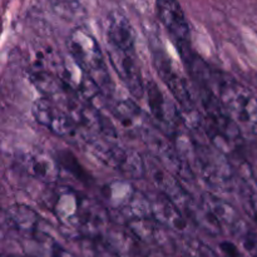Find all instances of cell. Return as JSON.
Instances as JSON below:
<instances>
[{
	"mask_svg": "<svg viewBox=\"0 0 257 257\" xmlns=\"http://www.w3.org/2000/svg\"><path fill=\"white\" fill-rule=\"evenodd\" d=\"M59 158L60 160L58 161L59 165L63 166L67 171L72 172V175L75 176L78 180H87V173L84 172V170H82V166L77 162V160H75V157L72 153H60Z\"/></svg>",
	"mask_w": 257,
	"mask_h": 257,
	"instance_id": "d6986e66",
	"label": "cell"
},
{
	"mask_svg": "<svg viewBox=\"0 0 257 257\" xmlns=\"http://www.w3.org/2000/svg\"><path fill=\"white\" fill-rule=\"evenodd\" d=\"M153 57H155L153 60H155L156 70L182 109V118L185 124L190 130L201 127L203 119L196 107L195 99L192 98V93L188 87L187 80L183 78L175 63L168 58V55L162 49L155 52Z\"/></svg>",
	"mask_w": 257,
	"mask_h": 257,
	"instance_id": "3957f363",
	"label": "cell"
},
{
	"mask_svg": "<svg viewBox=\"0 0 257 257\" xmlns=\"http://www.w3.org/2000/svg\"><path fill=\"white\" fill-rule=\"evenodd\" d=\"M69 54L94 79L107 97L114 90L103 53L95 38L83 27H75L67 40Z\"/></svg>",
	"mask_w": 257,
	"mask_h": 257,
	"instance_id": "7a4b0ae2",
	"label": "cell"
},
{
	"mask_svg": "<svg viewBox=\"0 0 257 257\" xmlns=\"http://www.w3.org/2000/svg\"><path fill=\"white\" fill-rule=\"evenodd\" d=\"M223 153L217 148L205 147L196 145L195 160L196 167L200 170L203 180L212 187H221V190L232 186L233 171Z\"/></svg>",
	"mask_w": 257,
	"mask_h": 257,
	"instance_id": "8992f818",
	"label": "cell"
},
{
	"mask_svg": "<svg viewBox=\"0 0 257 257\" xmlns=\"http://www.w3.org/2000/svg\"><path fill=\"white\" fill-rule=\"evenodd\" d=\"M157 221L151 217L131 218L128 222L131 233L143 242H156L158 241Z\"/></svg>",
	"mask_w": 257,
	"mask_h": 257,
	"instance_id": "e0dca14e",
	"label": "cell"
},
{
	"mask_svg": "<svg viewBox=\"0 0 257 257\" xmlns=\"http://www.w3.org/2000/svg\"><path fill=\"white\" fill-rule=\"evenodd\" d=\"M151 200V216L160 225L182 232L187 228V221L183 217L181 208L163 193L155 196Z\"/></svg>",
	"mask_w": 257,
	"mask_h": 257,
	"instance_id": "7c38bea8",
	"label": "cell"
},
{
	"mask_svg": "<svg viewBox=\"0 0 257 257\" xmlns=\"http://www.w3.org/2000/svg\"><path fill=\"white\" fill-rule=\"evenodd\" d=\"M186 257H217L207 245L198 240H191L186 245Z\"/></svg>",
	"mask_w": 257,
	"mask_h": 257,
	"instance_id": "ffe728a7",
	"label": "cell"
},
{
	"mask_svg": "<svg viewBox=\"0 0 257 257\" xmlns=\"http://www.w3.org/2000/svg\"><path fill=\"white\" fill-rule=\"evenodd\" d=\"M242 206L248 217L257 223V195L252 191H246L242 193Z\"/></svg>",
	"mask_w": 257,
	"mask_h": 257,
	"instance_id": "44dd1931",
	"label": "cell"
},
{
	"mask_svg": "<svg viewBox=\"0 0 257 257\" xmlns=\"http://www.w3.org/2000/svg\"><path fill=\"white\" fill-rule=\"evenodd\" d=\"M201 205L212 213L216 217V220L221 223V226H228V227L236 230L237 226L240 225L241 221L238 218L237 212L231 205H228L226 201L221 200L217 196L212 193H203L201 197Z\"/></svg>",
	"mask_w": 257,
	"mask_h": 257,
	"instance_id": "9a60e30c",
	"label": "cell"
},
{
	"mask_svg": "<svg viewBox=\"0 0 257 257\" xmlns=\"http://www.w3.org/2000/svg\"><path fill=\"white\" fill-rule=\"evenodd\" d=\"M3 257H15V256H12V255H5V256H3Z\"/></svg>",
	"mask_w": 257,
	"mask_h": 257,
	"instance_id": "603a6c76",
	"label": "cell"
},
{
	"mask_svg": "<svg viewBox=\"0 0 257 257\" xmlns=\"http://www.w3.org/2000/svg\"><path fill=\"white\" fill-rule=\"evenodd\" d=\"M156 12L161 24L166 28L180 49L181 55L190 50V24L178 0H157Z\"/></svg>",
	"mask_w": 257,
	"mask_h": 257,
	"instance_id": "ba28073f",
	"label": "cell"
},
{
	"mask_svg": "<svg viewBox=\"0 0 257 257\" xmlns=\"http://www.w3.org/2000/svg\"><path fill=\"white\" fill-rule=\"evenodd\" d=\"M105 33H107L108 45H112L122 52L135 53V28L123 13L118 10L109 13Z\"/></svg>",
	"mask_w": 257,
	"mask_h": 257,
	"instance_id": "8fae6325",
	"label": "cell"
},
{
	"mask_svg": "<svg viewBox=\"0 0 257 257\" xmlns=\"http://www.w3.org/2000/svg\"><path fill=\"white\" fill-rule=\"evenodd\" d=\"M217 97L226 112L238 125L257 127V98L232 77L217 73L215 77Z\"/></svg>",
	"mask_w": 257,
	"mask_h": 257,
	"instance_id": "277c9868",
	"label": "cell"
},
{
	"mask_svg": "<svg viewBox=\"0 0 257 257\" xmlns=\"http://www.w3.org/2000/svg\"><path fill=\"white\" fill-rule=\"evenodd\" d=\"M5 221L10 230L20 233L25 238L32 237L39 232V215L32 207L23 203L9 206L5 211Z\"/></svg>",
	"mask_w": 257,
	"mask_h": 257,
	"instance_id": "5bb4252c",
	"label": "cell"
},
{
	"mask_svg": "<svg viewBox=\"0 0 257 257\" xmlns=\"http://www.w3.org/2000/svg\"><path fill=\"white\" fill-rule=\"evenodd\" d=\"M220 248L226 257H242L237 246L231 241H223L220 243Z\"/></svg>",
	"mask_w": 257,
	"mask_h": 257,
	"instance_id": "7402d4cb",
	"label": "cell"
},
{
	"mask_svg": "<svg viewBox=\"0 0 257 257\" xmlns=\"http://www.w3.org/2000/svg\"><path fill=\"white\" fill-rule=\"evenodd\" d=\"M49 4L54 14L67 22H79L85 17L79 0H49Z\"/></svg>",
	"mask_w": 257,
	"mask_h": 257,
	"instance_id": "ac0fdd59",
	"label": "cell"
},
{
	"mask_svg": "<svg viewBox=\"0 0 257 257\" xmlns=\"http://www.w3.org/2000/svg\"><path fill=\"white\" fill-rule=\"evenodd\" d=\"M113 113L128 130L142 133L143 130L147 127L145 118H143V112L132 100L117 102L113 108Z\"/></svg>",
	"mask_w": 257,
	"mask_h": 257,
	"instance_id": "2e32d148",
	"label": "cell"
},
{
	"mask_svg": "<svg viewBox=\"0 0 257 257\" xmlns=\"http://www.w3.org/2000/svg\"><path fill=\"white\" fill-rule=\"evenodd\" d=\"M146 94L153 117L172 131V133L178 130V125L185 123L180 110L176 109L172 103L167 100L157 83L153 80L148 82L146 84Z\"/></svg>",
	"mask_w": 257,
	"mask_h": 257,
	"instance_id": "30bf717a",
	"label": "cell"
},
{
	"mask_svg": "<svg viewBox=\"0 0 257 257\" xmlns=\"http://www.w3.org/2000/svg\"><path fill=\"white\" fill-rule=\"evenodd\" d=\"M94 138L95 140L88 141L89 147L105 165L115 168L128 178L137 180L145 176L146 166L136 151L122 147L104 136L95 135Z\"/></svg>",
	"mask_w": 257,
	"mask_h": 257,
	"instance_id": "5b68a950",
	"label": "cell"
},
{
	"mask_svg": "<svg viewBox=\"0 0 257 257\" xmlns=\"http://www.w3.org/2000/svg\"><path fill=\"white\" fill-rule=\"evenodd\" d=\"M22 167L33 178L44 183H55L60 176L59 162L43 152H30L23 156Z\"/></svg>",
	"mask_w": 257,
	"mask_h": 257,
	"instance_id": "4fadbf2b",
	"label": "cell"
},
{
	"mask_svg": "<svg viewBox=\"0 0 257 257\" xmlns=\"http://www.w3.org/2000/svg\"><path fill=\"white\" fill-rule=\"evenodd\" d=\"M108 54L113 69L124 83L131 94L137 99H141L146 93V85L143 83L141 68L137 64L133 53L122 52L112 45H108Z\"/></svg>",
	"mask_w": 257,
	"mask_h": 257,
	"instance_id": "9c48e42d",
	"label": "cell"
},
{
	"mask_svg": "<svg viewBox=\"0 0 257 257\" xmlns=\"http://www.w3.org/2000/svg\"><path fill=\"white\" fill-rule=\"evenodd\" d=\"M32 114L38 124L45 127L58 137H74L79 128L68 110L60 108L57 103H54V100L47 97L39 98L33 103Z\"/></svg>",
	"mask_w": 257,
	"mask_h": 257,
	"instance_id": "52a82bcc",
	"label": "cell"
},
{
	"mask_svg": "<svg viewBox=\"0 0 257 257\" xmlns=\"http://www.w3.org/2000/svg\"><path fill=\"white\" fill-rule=\"evenodd\" d=\"M50 210L60 225L82 235H97L107 223L104 210L97 202L68 187L53 193Z\"/></svg>",
	"mask_w": 257,
	"mask_h": 257,
	"instance_id": "6da1fadb",
	"label": "cell"
}]
</instances>
